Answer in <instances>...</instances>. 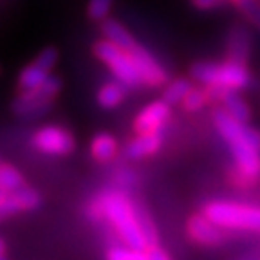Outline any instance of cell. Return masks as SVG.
I'll use <instances>...</instances> for the list:
<instances>
[{
    "mask_svg": "<svg viewBox=\"0 0 260 260\" xmlns=\"http://www.w3.org/2000/svg\"><path fill=\"white\" fill-rule=\"evenodd\" d=\"M145 251H146V260H172V256L168 255V253L165 251L159 244H155V246H148Z\"/></svg>",
    "mask_w": 260,
    "mask_h": 260,
    "instance_id": "cell-30",
    "label": "cell"
},
{
    "mask_svg": "<svg viewBox=\"0 0 260 260\" xmlns=\"http://www.w3.org/2000/svg\"><path fill=\"white\" fill-rule=\"evenodd\" d=\"M190 89H191L190 80H186V78H177V80L168 81L167 83L165 92H162V100H165L168 105H179Z\"/></svg>",
    "mask_w": 260,
    "mask_h": 260,
    "instance_id": "cell-22",
    "label": "cell"
},
{
    "mask_svg": "<svg viewBox=\"0 0 260 260\" xmlns=\"http://www.w3.org/2000/svg\"><path fill=\"white\" fill-rule=\"evenodd\" d=\"M210 103V96H208L206 87H193L186 92V96L183 98V102L179 105L183 107L184 112H199L203 107H206Z\"/></svg>",
    "mask_w": 260,
    "mask_h": 260,
    "instance_id": "cell-21",
    "label": "cell"
},
{
    "mask_svg": "<svg viewBox=\"0 0 260 260\" xmlns=\"http://www.w3.org/2000/svg\"><path fill=\"white\" fill-rule=\"evenodd\" d=\"M186 235L197 246L203 248H220L228 242V230L210 220L203 211L193 213L186 220Z\"/></svg>",
    "mask_w": 260,
    "mask_h": 260,
    "instance_id": "cell-7",
    "label": "cell"
},
{
    "mask_svg": "<svg viewBox=\"0 0 260 260\" xmlns=\"http://www.w3.org/2000/svg\"><path fill=\"white\" fill-rule=\"evenodd\" d=\"M172 105H168L165 100H155L148 103L138 112L134 119V132L136 134H155L162 132L167 123L170 121Z\"/></svg>",
    "mask_w": 260,
    "mask_h": 260,
    "instance_id": "cell-9",
    "label": "cell"
},
{
    "mask_svg": "<svg viewBox=\"0 0 260 260\" xmlns=\"http://www.w3.org/2000/svg\"><path fill=\"white\" fill-rule=\"evenodd\" d=\"M119 154V143L112 134H96L90 141V155L98 162H110Z\"/></svg>",
    "mask_w": 260,
    "mask_h": 260,
    "instance_id": "cell-15",
    "label": "cell"
},
{
    "mask_svg": "<svg viewBox=\"0 0 260 260\" xmlns=\"http://www.w3.org/2000/svg\"><path fill=\"white\" fill-rule=\"evenodd\" d=\"M51 74V71H47L45 67L38 65L37 61L22 67L20 74H18V80H16V90L22 92V90H31L37 89L38 85H42L47 76Z\"/></svg>",
    "mask_w": 260,
    "mask_h": 260,
    "instance_id": "cell-17",
    "label": "cell"
},
{
    "mask_svg": "<svg viewBox=\"0 0 260 260\" xmlns=\"http://www.w3.org/2000/svg\"><path fill=\"white\" fill-rule=\"evenodd\" d=\"M2 253H6V244H4V240L0 239V255H2Z\"/></svg>",
    "mask_w": 260,
    "mask_h": 260,
    "instance_id": "cell-33",
    "label": "cell"
},
{
    "mask_svg": "<svg viewBox=\"0 0 260 260\" xmlns=\"http://www.w3.org/2000/svg\"><path fill=\"white\" fill-rule=\"evenodd\" d=\"M61 90V80L58 76H51L49 74L47 80L38 85L37 89L31 90H22L16 96L22 98V100H44V102H54L56 96L60 94Z\"/></svg>",
    "mask_w": 260,
    "mask_h": 260,
    "instance_id": "cell-18",
    "label": "cell"
},
{
    "mask_svg": "<svg viewBox=\"0 0 260 260\" xmlns=\"http://www.w3.org/2000/svg\"><path fill=\"white\" fill-rule=\"evenodd\" d=\"M233 6L246 16V20H248L249 24H253L260 31V2L258 0H237Z\"/></svg>",
    "mask_w": 260,
    "mask_h": 260,
    "instance_id": "cell-26",
    "label": "cell"
},
{
    "mask_svg": "<svg viewBox=\"0 0 260 260\" xmlns=\"http://www.w3.org/2000/svg\"><path fill=\"white\" fill-rule=\"evenodd\" d=\"M130 56L134 60L136 69H138L139 76H141L143 85L150 87V89H157V87H165L168 83V71L159 63L154 58V54L148 49L141 47V45H134L128 49Z\"/></svg>",
    "mask_w": 260,
    "mask_h": 260,
    "instance_id": "cell-8",
    "label": "cell"
},
{
    "mask_svg": "<svg viewBox=\"0 0 260 260\" xmlns=\"http://www.w3.org/2000/svg\"><path fill=\"white\" fill-rule=\"evenodd\" d=\"M237 260H260V249H253V251L246 253V255L239 256Z\"/></svg>",
    "mask_w": 260,
    "mask_h": 260,
    "instance_id": "cell-32",
    "label": "cell"
},
{
    "mask_svg": "<svg viewBox=\"0 0 260 260\" xmlns=\"http://www.w3.org/2000/svg\"><path fill=\"white\" fill-rule=\"evenodd\" d=\"M112 4L114 0H89V4H87V18L100 24V22L105 20L107 16H109Z\"/></svg>",
    "mask_w": 260,
    "mask_h": 260,
    "instance_id": "cell-27",
    "label": "cell"
},
{
    "mask_svg": "<svg viewBox=\"0 0 260 260\" xmlns=\"http://www.w3.org/2000/svg\"><path fill=\"white\" fill-rule=\"evenodd\" d=\"M220 103H222V109L228 114H232L233 118L239 119L242 123H248L251 119V109L242 98L237 94V90H224L222 98H220Z\"/></svg>",
    "mask_w": 260,
    "mask_h": 260,
    "instance_id": "cell-19",
    "label": "cell"
},
{
    "mask_svg": "<svg viewBox=\"0 0 260 260\" xmlns=\"http://www.w3.org/2000/svg\"><path fill=\"white\" fill-rule=\"evenodd\" d=\"M249 49H251V37L244 27H233L228 35V49L226 58L228 60L246 63L249 58Z\"/></svg>",
    "mask_w": 260,
    "mask_h": 260,
    "instance_id": "cell-12",
    "label": "cell"
},
{
    "mask_svg": "<svg viewBox=\"0 0 260 260\" xmlns=\"http://www.w3.org/2000/svg\"><path fill=\"white\" fill-rule=\"evenodd\" d=\"M226 181L232 184L233 188H239V190H251V188L258 186L260 177L258 175H251V174H248V172L240 170L239 167L233 165L232 168H228Z\"/></svg>",
    "mask_w": 260,
    "mask_h": 260,
    "instance_id": "cell-23",
    "label": "cell"
},
{
    "mask_svg": "<svg viewBox=\"0 0 260 260\" xmlns=\"http://www.w3.org/2000/svg\"><path fill=\"white\" fill-rule=\"evenodd\" d=\"M85 215L90 222H105L109 228H112L118 239L128 248L146 249L136 213V201L126 190L118 186L100 190L85 204Z\"/></svg>",
    "mask_w": 260,
    "mask_h": 260,
    "instance_id": "cell-1",
    "label": "cell"
},
{
    "mask_svg": "<svg viewBox=\"0 0 260 260\" xmlns=\"http://www.w3.org/2000/svg\"><path fill=\"white\" fill-rule=\"evenodd\" d=\"M105 260H146V251L145 249H136L128 248V246H121V244H116V246H110L105 253Z\"/></svg>",
    "mask_w": 260,
    "mask_h": 260,
    "instance_id": "cell-25",
    "label": "cell"
},
{
    "mask_svg": "<svg viewBox=\"0 0 260 260\" xmlns=\"http://www.w3.org/2000/svg\"><path fill=\"white\" fill-rule=\"evenodd\" d=\"M203 213L228 232L260 233V206L255 204L210 201L203 206Z\"/></svg>",
    "mask_w": 260,
    "mask_h": 260,
    "instance_id": "cell-4",
    "label": "cell"
},
{
    "mask_svg": "<svg viewBox=\"0 0 260 260\" xmlns=\"http://www.w3.org/2000/svg\"><path fill=\"white\" fill-rule=\"evenodd\" d=\"M136 213H138V222H139V228H141L143 239H145V242H146V248L159 244V232H157V226H155L154 219H152V215H150V211L146 210L143 204L136 203Z\"/></svg>",
    "mask_w": 260,
    "mask_h": 260,
    "instance_id": "cell-20",
    "label": "cell"
},
{
    "mask_svg": "<svg viewBox=\"0 0 260 260\" xmlns=\"http://www.w3.org/2000/svg\"><path fill=\"white\" fill-rule=\"evenodd\" d=\"M114 186L121 188V190H132V188L139 186V177L128 168H118L114 172Z\"/></svg>",
    "mask_w": 260,
    "mask_h": 260,
    "instance_id": "cell-28",
    "label": "cell"
},
{
    "mask_svg": "<svg viewBox=\"0 0 260 260\" xmlns=\"http://www.w3.org/2000/svg\"><path fill=\"white\" fill-rule=\"evenodd\" d=\"M190 74L201 85L219 87L226 90H244L251 85V73L248 65L239 61L226 60L220 63L213 61H199L193 63Z\"/></svg>",
    "mask_w": 260,
    "mask_h": 260,
    "instance_id": "cell-3",
    "label": "cell"
},
{
    "mask_svg": "<svg viewBox=\"0 0 260 260\" xmlns=\"http://www.w3.org/2000/svg\"><path fill=\"white\" fill-rule=\"evenodd\" d=\"M162 146V134H138L134 139H130L123 148V155L126 159H145L157 154Z\"/></svg>",
    "mask_w": 260,
    "mask_h": 260,
    "instance_id": "cell-11",
    "label": "cell"
},
{
    "mask_svg": "<svg viewBox=\"0 0 260 260\" xmlns=\"http://www.w3.org/2000/svg\"><path fill=\"white\" fill-rule=\"evenodd\" d=\"M0 260H8V256H6V253H2V255H0Z\"/></svg>",
    "mask_w": 260,
    "mask_h": 260,
    "instance_id": "cell-34",
    "label": "cell"
},
{
    "mask_svg": "<svg viewBox=\"0 0 260 260\" xmlns=\"http://www.w3.org/2000/svg\"><path fill=\"white\" fill-rule=\"evenodd\" d=\"M42 206V195L35 188L24 186L9 191L6 199L0 201V220L22 213V211H35Z\"/></svg>",
    "mask_w": 260,
    "mask_h": 260,
    "instance_id": "cell-10",
    "label": "cell"
},
{
    "mask_svg": "<svg viewBox=\"0 0 260 260\" xmlns=\"http://www.w3.org/2000/svg\"><path fill=\"white\" fill-rule=\"evenodd\" d=\"M125 98H126V87L119 80H114V81H107L105 85L98 90L96 102L102 109L112 110L121 105L125 102Z\"/></svg>",
    "mask_w": 260,
    "mask_h": 260,
    "instance_id": "cell-16",
    "label": "cell"
},
{
    "mask_svg": "<svg viewBox=\"0 0 260 260\" xmlns=\"http://www.w3.org/2000/svg\"><path fill=\"white\" fill-rule=\"evenodd\" d=\"M31 146L40 154L63 157L76 148V139L69 128L61 125H44L31 136Z\"/></svg>",
    "mask_w": 260,
    "mask_h": 260,
    "instance_id": "cell-6",
    "label": "cell"
},
{
    "mask_svg": "<svg viewBox=\"0 0 260 260\" xmlns=\"http://www.w3.org/2000/svg\"><path fill=\"white\" fill-rule=\"evenodd\" d=\"M54 109V102H44V100H22L16 96L11 103V110L15 116L22 119H38L47 116Z\"/></svg>",
    "mask_w": 260,
    "mask_h": 260,
    "instance_id": "cell-13",
    "label": "cell"
},
{
    "mask_svg": "<svg viewBox=\"0 0 260 260\" xmlns=\"http://www.w3.org/2000/svg\"><path fill=\"white\" fill-rule=\"evenodd\" d=\"M92 53L98 60L109 67L110 73L116 76V80L121 81L126 89H139L143 85L134 60L126 49L103 38V40H96L92 44Z\"/></svg>",
    "mask_w": 260,
    "mask_h": 260,
    "instance_id": "cell-5",
    "label": "cell"
},
{
    "mask_svg": "<svg viewBox=\"0 0 260 260\" xmlns=\"http://www.w3.org/2000/svg\"><path fill=\"white\" fill-rule=\"evenodd\" d=\"M35 61L38 65H42V67H45L47 71H53L54 65L58 63V49L53 47V45L42 49L40 53L37 54V58H35Z\"/></svg>",
    "mask_w": 260,
    "mask_h": 260,
    "instance_id": "cell-29",
    "label": "cell"
},
{
    "mask_svg": "<svg viewBox=\"0 0 260 260\" xmlns=\"http://www.w3.org/2000/svg\"><path fill=\"white\" fill-rule=\"evenodd\" d=\"M213 125L226 141L235 167L260 177V130L235 119L224 109L213 112Z\"/></svg>",
    "mask_w": 260,
    "mask_h": 260,
    "instance_id": "cell-2",
    "label": "cell"
},
{
    "mask_svg": "<svg viewBox=\"0 0 260 260\" xmlns=\"http://www.w3.org/2000/svg\"><path fill=\"white\" fill-rule=\"evenodd\" d=\"M191 6L201 11H208V9H215V8H220V6L226 2V0H190Z\"/></svg>",
    "mask_w": 260,
    "mask_h": 260,
    "instance_id": "cell-31",
    "label": "cell"
},
{
    "mask_svg": "<svg viewBox=\"0 0 260 260\" xmlns=\"http://www.w3.org/2000/svg\"><path fill=\"white\" fill-rule=\"evenodd\" d=\"M24 184L25 179L18 168H15L13 165H8V162H0V188L13 191L16 188L24 186Z\"/></svg>",
    "mask_w": 260,
    "mask_h": 260,
    "instance_id": "cell-24",
    "label": "cell"
},
{
    "mask_svg": "<svg viewBox=\"0 0 260 260\" xmlns=\"http://www.w3.org/2000/svg\"><path fill=\"white\" fill-rule=\"evenodd\" d=\"M100 29H102L103 37H105L107 40L119 45V47L126 49V51L132 49L134 45H138V40L132 37V32H130L121 22L116 20V18H109V16H107L105 20L100 22Z\"/></svg>",
    "mask_w": 260,
    "mask_h": 260,
    "instance_id": "cell-14",
    "label": "cell"
}]
</instances>
